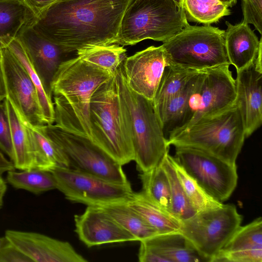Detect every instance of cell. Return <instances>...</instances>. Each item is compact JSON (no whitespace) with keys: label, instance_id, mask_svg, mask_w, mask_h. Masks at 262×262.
<instances>
[{"label":"cell","instance_id":"cell-18","mask_svg":"<svg viewBox=\"0 0 262 262\" xmlns=\"http://www.w3.org/2000/svg\"><path fill=\"white\" fill-rule=\"evenodd\" d=\"M29 24L23 27L16 37L25 50L46 93L52 97L53 78L61 63L69 59L66 57L70 54L37 34Z\"/></svg>","mask_w":262,"mask_h":262},{"label":"cell","instance_id":"cell-47","mask_svg":"<svg viewBox=\"0 0 262 262\" xmlns=\"http://www.w3.org/2000/svg\"><path fill=\"white\" fill-rule=\"evenodd\" d=\"M0 101H1V100H0Z\"/></svg>","mask_w":262,"mask_h":262},{"label":"cell","instance_id":"cell-17","mask_svg":"<svg viewBox=\"0 0 262 262\" xmlns=\"http://www.w3.org/2000/svg\"><path fill=\"white\" fill-rule=\"evenodd\" d=\"M75 231L87 247L104 244L137 241L101 208L89 205L80 214L74 215Z\"/></svg>","mask_w":262,"mask_h":262},{"label":"cell","instance_id":"cell-14","mask_svg":"<svg viewBox=\"0 0 262 262\" xmlns=\"http://www.w3.org/2000/svg\"><path fill=\"white\" fill-rule=\"evenodd\" d=\"M163 47L150 46L126 57L122 68L126 83L136 93L152 101L168 66Z\"/></svg>","mask_w":262,"mask_h":262},{"label":"cell","instance_id":"cell-11","mask_svg":"<svg viewBox=\"0 0 262 262\" xmlns=\"http://www.w3.org/2000/svg\"><path fill=\"white\" fill-rule=\"evenodd\" d=\"M174 158L210 195L221 202L228 199L236 187V164L186 146H175Z\"/></svg>","mask_w":262,"mask_h":262},{"label":"cell","instance_id":"cell-12","mask_svg":"<svg viewBox=\"0 0 262 262\" xmlns=\"http://www.w3.org/2000/svg\"><path fill=\"white\" fill-rule=\"evenodd\" d=\"M56 189L74 202L99 205L125 201L133 192L129 182L120 183L71 167H57L51 171Z\"/></svg>","mask_w":262,"mask_h":262},{"label":"cell","instance_id":"cell-16","mask_svg":"<svg viewBox=\"0 0 262 262\" xmlns=\"http://www.w3.org/2000/svg\"><path fill=\"white\" fill-rule=\"evenodd\" d=\"M5 236L32 261H87L69 242L43 234L7 230L5 231Z\"/></svg>","mask_w":262,"mask_h":262},{"label":"cell","instance_id":"cell-31","mask_svg":"<svg viewBox=\"0 0 262 262\" xmlns=\"http://www.w3.org/2000/svg\"><path fill=\"white\" fill-rule=\"evenodd\" d=\"M123 46L113 43L88 47L76 51L80 59L114 75L126 57Z\"/></svg>","mask_w":262,"mask_h":262},{"label":"cell","instance_id":"cell-45","mask_svg":"<svg viewBox=\"0 0 262 262\" xmlns=\"http://www.w3.org/2000/svg\"><path fill=\"white\" fill-rule=\"evenodd\" d=\"M178 5L182 7L183 0H173Z\"/></svg>","mask_w":262,"mask_h":262},{"label":"cell","instance_id":"cell-7","mask_svg":"<svg viewBox=\"0 0 262 262\" xmlns=\"http://www.w3.org/2000/svg\"><path fill=\"white\" fill-rule=\"evenodd\" d=\"M225 32L211 25H188L162 45L168 65L201 71L230 64Z\"/></svg>","mask_w":262,"mask_h":262},{"label":"cell","instance_id":"cell-42","mask_svg":"<svg viewBox=\"0 0 262 262\" xmlns=\"http://www.w3.org/2000/svg\"><path fill=\"white\" fill-rule=\"evenodd\" d=\"M7 190L6 182L0 174V209L3 206L4 195Z\"/></svg>","mask_w":262,"mask_h":262},{"label":"cell","instance_id":"cell-44","mask_svg":"<svg viewBox=\"0 0 262 262\" xmlns=\"http://www.w3.org/2000/svg\"><path fill=\"white\" fill-rule=\"evenodd\" d=\"M7 242V239L5 236L0 237V249Z\"/></svg>","mask_w":262,"mask_h":262},{"label":"cell","instance_id":"cell-36","mask_svg":"<svg viewBox=\"0 0 262 262\" xmlns=\"http://www.w3.org/2000/svg\"><path fill=\"white\" fill-rule=\"evenodd\" d=\"M4 99L0 101V149L13 162L14 151L11 128Z\"/></svg>","mask_w":262,"mask_h":262},{"label":"cell","instance_id":"cell-28","mask_svg":"<svg viewBox=\"0 0 262 262\" xmlns=\"http://www.w3.org/2000/svg\"><path fill=\"white\" fill-rule=\"evenodd\" d=\"M139 178L142 186L141 191L149 200L171 214L170 184L161 163L148 171L141 172Z\"/></svg>","mask_w":262,"mask_h":262},{"label":"cell","instance_id":"cell-30","mask_svg":"<svg viewBox=\"0 0 262 262\" xmlns=\"http://www.w3.org/2000/svg\"><path fill=\"white\" fill-rule=\"evenodd\" d=\"M35 15L21 1H0V39L16 37Z\"/></svg>","mask_w":262,"mask_h":262},{"label":"cell","instance_id":"cell-4","mask_svg":"<svg viewBox=\"0 0 262 262\" xmlns=\"http://www.w3.org/2000/svg\"><path fill=\"white\" fill-rule=\"evenodd\" d=\"M237 103L216 114L204 117L168 140V144L196 148L236 164L245 139Z\"/></svg>","mask_w":262,"mask_h":262},{"label":"cell","instance_id":"cell-39","mask_svg":"<svg viewBox=\"0 0 262 262\" xmlns=\"http://www.w3.org/2000/svg\"><path fill=\"white\" fill-rule=\"evenodd\" d=\"M21 1L32 11L35 17H36L57 0Z\"/></svg>","mask_w":262,"mask_h":262},{"label":"cell","instance_id":"cell-1","mask_svg":"<svg viewBox=\"0 0 262 262\" xmlns=\"http://www.w3.org/2000/svg\"><path fill=\"white\" fill-rule=\"evenodd\" d=\"M133 0H57L29 24L39 35L71 54L115 43Z\"/></svg>","mask_w":262,"mask_h":262},{"label":"cell","instance_id":"cell-5","mask_svg":"<svg viewBox=\"0 0 262 262\" xmlns=\"http://www.w3.org/2000/svg\"><path fill=\"white\" fill-rule=\"evenodd\" d=\"M92 141L123 166L134 160L131 136L114 75L92 96L90 108Z\"/></svg>","mask_w":262,"mask_h":262},{"label":"cell","instance_id":"cell-13","mask_svg":"<svg viewBox=\"0 0 262 262\" xmlns=\"http://www.w3.org/2000/svg\"><path fill=\"white\" fill-rule=\"evenodd\" d=\"M7 98L22 119L33 126L45 124L37 91L30 75L14 55L0 45Z\"/></svg>","mask_w":262,"mask_h":262},{"label":"cell","instance_id":"cell-35","mask_svg":"<svg viewBox=\"0 0 262 262\" xmlns=\"http://www.w3.org/2000/svg\"><path fill=\"white\" fill-rule=\"evenodd\" d=\"M172 162L180 183L193 208L198 212L213 209L223 203L210 195L172 157Z\"/></svg>","mask_w":262,"mask_h":262},{"label":"cell","instance_id":"cell-3","mask_svg":"<svg viewBox=\"0 0 262 262\" xmlns=\"http://www.w3.org/2000/svg\"><path fill=\"white\" fill-rule=\"evenodd\" d=\"M122 64L115 74L119 95L131 136L134 161L140 172H145L161 163L168 152L169 145L152 101L129 87Z\"/></svg>","mask_w":262,"mask_h":262},{"label":"cell","instance_id":"cell-43","mask_svg":"<svg viewBox=\"0 0 262 262\" xmlns=\"http://www.w3.org/2000/svg\"><path fill=\"white\" fill-rule=\"evenodd\" d=\"M221 3L227 7H232L234 6L236 3L237 0H219Z\"/></svg>","mask_w":262,"mask_h":262},{"label":"cell","instance_id":"cell-10","mask_svg":"<svg viewBox=\"0 0 262 262\" xmlns=\"http://www.w3.org/2000/svg\"><path fill=\"white\" fill-rule=\"evenodd\" d=\"M42 128L68 159L70 167L113 182H129L122 166L90 139L67 131L56 124H44Z\"/></svg>","mask_w":262,"mask_h":262},{"label":"cell","instance_id":"cell-46","mask_svg":"<svg viewBox=\"0 0 262 262\" xmlns=\"http://www.w3.org/2000/svg\"><path fill=\"white\" fill-rule=\"evenodd\" d=\"M21 1V0H0V1Z\"/></svg>","mask_w":262,"mask_h":262},{"label":"cell","instance_id":"cell-20","mask_svg":"<svg viewBox=\"0 0 262 262\" xmlns=\"http://www.w3.org/2000/svg\"><path fill=\"white\" fill-rule=\"evenodd\" d=\"M262 262V219L238 228L212 262Z\"/></svg>","mask_w":262,"mask_h":262},{"label":"cell","instance_id":"cell-9","mask_svg":"<svg viewBox=\"0 0 262 262\" xmlns=\"http://www.w3.org/2000/svg\"><path fill=\"white\" fill-rule=\"evenodd\" d=\"M242 220L235 206L223 204L181 221L180 232L207 261L212 262L241 226Z\"/></svg>","mask_w":262,"mask_h":262},{"label":"cell","instance_id":"cell-41","mask_svg":"<svg viewBox=\"0 0 262 262\" xmlns=\"http://www.w3.org/2000/svg\"><path fill=\"white\" fill-rule=\"evenodd\" d=\"M6 97V92L3 72L1 52L0 50V100L2 101L4 100Z\"/></svg>","mask_w":262,"mask_h":262},{"label":"cell","instance_id":"cell-32","mask_svg":"<svg viewBox=\"0 0 262 262\" xmlns=\"http://www.w3.org/2000/svg\"><path fill=\"white\" fill-rule=\"evenodd\" d=\"M7 181L16 189H23L38 194L56 189V183L51 171L32 169L7 172Z\"/></svg>","mask_w":262,"mask_h":262},{"label":"cell","instance_id":"cell-40","mask_svg":"<svg viewBox=\"0 0 262 262\" xmlns=\"http://www.w3.org/2000/svg\"><path fill=\"white\" fill-rule=\"evenodd\" d=\"M14 169L13 162L8 160L0 149V174Z\"/></svg>","mask_w":262,"mask_h":262},{"label":"cell","instance_id":"cell-25","mask_svg":"<svg viewBox=\"0 0 262 262\" xmlns=\"http://www.w3.org/2000/svg\"><path fill=\"white\" fill-rule=\"evenodd\" d=\"M0 45L7 47L26 69L36 88L45 124H53L55 121V112L52 97L46 93L33 65L20 41L16 37H7L0 39Z\"/></svg>","mask_w":262,"mask_h":262},{"label":"cell","instance_id":"cell-34","mask_svg":"<svg viewBox=\"0 0 262 262\" xmlns=\"http://www.w3.org/2000/svg\"><path fill=\"white\" fill-rule=\"evenodd\" d=\"M182 8L187 21L210 25L230 15L228 7L219 0H183Z\"/></svg>","mask_w":262,"mask_h":262},{"label":"cell","instance_id":"cell-2","mask_svg":"<svg viewBox=\"0 0 262 262\" xmlns=\"http://www.w3.org/2000/svg\"><path fill=\"white\" fill-rule=\"evenodd\" d=\"M114 75L77 56L63 61L51 84L55 124L92 141L91 100L95 91Z\"/></svg>","mask_w":262,"mask_h":262},{"label":"cell","instance_id":"cell-21","mask_svg":"<svg viewBox=\"0 0 262 262\" xmlns=\"http://www.w3.org/2000/svg\"><path fill=\"white\" fill-rule=\"evenodd\" d=\"M225 45L230 64L239 71L251 63L262 49L261 37L259 40L248 24L242 22L232 25L225 22Z\"/></svg>","mask_w":262,"mask_h":262},{"label":"cell","instance_id":"cell-26","mask_svg":"<svg viewBox=\"0 0 262 262\" xmlns=\"http://www.w3.org/2000/svg\"><path fill=\"white\" fill-rule=\"evenodd\" d=\"M96 206L101 208L122 227L133 235L137 241L140 242L159 234L125 201Z\"/></svg>","mask_w":262,"mask_h":262},{"label":"cell","instance_id":"cell-19","mask_svg":"<svg viewBox=\"0 0 262 262\" xmlns=\"http://www.w3.org/2000/svg\"><path fill=\"white\" fill-rule=\"evenodd\" d=\"M140 243V262L207 261L180 231L158 234Z\"/></svg>","mask_w":262,"mask_h":262},{"label":"cell","instance_id":"cell-33","mask_svg":"<svg viewBox=\"0 0 262 262\" xmlns=\"http://www.w3.org/2000/svg\"><path fill=\"white\" fill-rule=\"evenodd\" d=\"M161 164L169 180L171 196V214L180 221L194 215L196 211L190 204L178 177L172 162V156L168 152Z\"/></svg>","mask_w":262,"mask_h":262},{"label":"cell","instance_id":"cell-37","mask_svg":"<svg viewBox=\"0 0 262 262\" xmlns=\"http://www.w3.org/2000/svg\"><path fill=\"white\" fill-rule=\"evenodd\" d=\"M243 22L252 24L262 34V0H242Z\"/></svg>","mask_w":262,"mask_h":262},{"label":"cell","instance_id":"cell-29","mask_svg":"<svg viewBox=\"0 0 262 262\" xmlns=\"http://www.w3.org/2000/svg\"><path fill=\"white\" fill-rule=\"evenodd\" d=\"M199 72L178 66H166L152 100L155 110L179 94Z\"/></svg>","mask_w":262,"mask_h":262},{"label":"cell","instance_id":"cell-27","mask_svg":"<svg viewBox=\"0 0 262 262\" xmlns=\"http://www.w3.org/2000/svg\"><path fill=\"white\" fill-rule=\"evenodd\" d=\"M200 72L190 79L186 87L179 94L156 110L164 135L167 141L180 127L186 108L189 94Z\"/></svg>","mask_w":262,"mask_h":262},{"label":"cell","instance_id":"cell-38","mask_svg":"<svg viewBox=\"0 0 262 262\" xmlns=\"http://www.w3.org/2000/svg\"><path fill=\"white\" fill-rule=\"evenodd\" d=\"M28 261L32 260L8 240L0 249V262Z\"/></svg>","mask_w":262,"mask_h":262},{"label":"cell","instance_id":"cell-24","mask_svg":"<svg viewBox=\"0 0 262 262\" xmlns=\"http://www.w3.org/2000/svg\"><path fill=\"white\" fill-rule=\"evenodd\" d=\"M11 128L14 151L13 163L20 170L35 169L31 143L27 127L13 105L4 99Z\"/></svg>","mask_w":262,"mask_h":262},{"label":"cell","instance_id":"cell-6","mask_svg":"<svg viewBox=\"0 0 262 262\" xmlns=\"http://www.w3.org/2000/svg\"><path fill=\"white\" fill-rule=\"evenodd\" d=\"M189 25L182 8L173 0H133L115 43L133 46L145 39L164 42Z\"/></svg>","mask_w":262,"mask_h":262},{"label":"cell","instance_id":"cell-15","mask_svg":"<svg viewBox=\"0 0 262 262\" xmlns=\"http://www.w3.org/2000/svg\"><path fill=\"white\" fill-rule=\"evenodd\" d=\"M261 50L250 64L236 71V103L242 116L246 138L262 123Z\"/></svg>","mask_w":262,"mask_h":262},{"label":"cell","instance_id":"cell-23","mask_svg":"<svg viewBox=\"0 0 262 262\" xmlns=\"http://www.w3.org/2000/svg\"><path fill=\"white\" fill-rule=\"evenodd\" d=\"M125 202L159 234L180 231L181 221L149 200L142 191L133 192Z\"/></svg>","mask_w":262,"mask_h":262},{"label":"cell","instance_id":"cell-22","mask_svg":"<svg viewBox=\"0 0 262 262\" xmlns=\"http://www.w3.org/2000/svg\"><path fill=\"white\" fill-rule=\"evenodd\" d=\"M23 121L29 135L36 169L51 171L57 167H70L68 159L45 133L43 125L33 126Z\"/></svg>","mask_w":262,"mask_h":262},{"label":"cell","instance_id":"cell-8","mask_svg":"<svg viewBox=\"0 0 262 262\" xmlns=\"http://www.w3.org/2000/svg\"><path fill=\"white\" fill-rule=\"evenodd\" d=\"M230 65L224 64L199 73L189 94L180 127L169 139L198 119L222 112L236 104L235 81Z\"/></svg>","mask_w":262,"mask_h":262}]
</instances>
